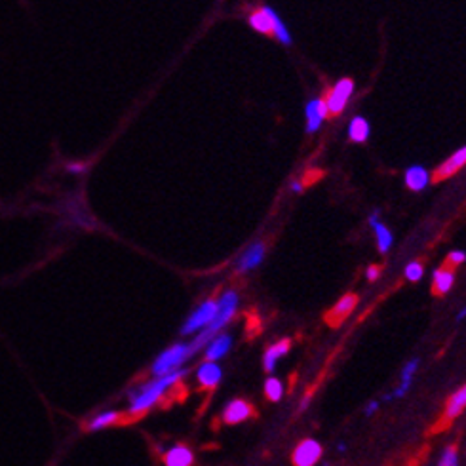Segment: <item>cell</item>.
I'll use <instances>...</instances> for the list:
<instances>
[{"label":"cell","mask_w":466,"mask_h":466,"mask_svg":"<svg viewBox=\"0 0 466 466\" xmlns=\"http://www.w3.org/2000/svg\"><path fill=\"white\" fill-rule=\"evenodd\" d=\"M455 282V272L451 267L443 265L442 269L434 272V282H432V293L434 295H445L451 289Z\"/></svg>","instance_id":"obj_15"},{"label":"cell","mask_w":466,"mask_h":466,"mask_svg":"<svg viewBox=\"0 0 466 466\" xmlns=\"http://www.w3.org/2000/svg\"><path fill=\"white\" fill-rule=\"evenodd\" d=\"M423 265L418 263V261H413L411 265H407V269H406V276H407V280H411V282H417L418 278H421V276H423Z\"/></svg>","instance_id":"obj_26"},{"label":"cell","mask_w":466,"mask_h":466,"mask_svg":"<svg viewBox=\"0 0 466 466\" xmlns=\"http://www.w3.org/2000/svg\"><path fill=\"white\" fill-rule=\"evenodd\" d=\"M417 367H418V360H411V362H407L406 367H404V371H401L400 387H398V389H396L392 394L387 396L384 400H392V398H404V396L407 394V390L411 389L413 375H415Z\"/></svg>","instance_id":"obj_16"},{"label":"cell","mask_w":466,"mask_h":466,"mask_svg":"<svg viewBox=\"0 0 466 466\" xmlns=\"http://www.w3.org/2000/svg\"><path fill=\"white\" fill-rule=\"evenodd\" d=\"M354 90V82L350 78H343L337 82L333 90L328 91L326 96V105H328V113L331 116H337V114L343 113V109L347 105L348 97L353 96Z\"/></svg>","instance_id":"obj_5"},{"label":"cell","mask_w":466,"mask_h":466,"mask_svg":"<svg viewBox=\"0 0 466 466\" xmlns=\"http://www.w3.org/2000/svg\"><path fill=\"white\" fill-rule=\"evenodd\" d=\"M265 394H267V398H269L270 401H278L282 398V394H284V387H282L278 379L270 377L269 381L265 383Z\"/></svg>","instance_id":"obj_24"},{"label":"cell","mask_w":466,"mask_h":466,"mask_svg":"<svg viewBox=\"0 0 466 466\" xmlns=\"http://www.w3.org/2000/svg\"><path fill=\"white\" fill-rule=\"evenodd\" d=\"M265 257V244L257 242V244H253L251 248H248L242 259L238 261V272H248V270L255 269Z\"/></svg>","instance_id":"obj_14"},{"label":"cell","mask_w":466,"mask_h":466,"mask_svg":"<svg viewBox=\"0 0 466 466\" xmlns=\"http://www.w3.org/2000/svg\"><path fill=\"white\" fill-rule=\"evenodd\" d=\"M274 10L269 6L259 8L255 12H251L250 16V25L257 33L263 35H274Z\"/></svg>","instance_id":"obj_10"},{"label":"cell","mask_w":466,"mask_h":466,"mask_svg":"<svg viewBox=\"0 0 466 466\" xmlns=\"http://www.w3.org/2000/svg\"><path fill=\"white\" fill-rule=\"evenodd\" d=\"M221 367L213 364V362H206L198 370V381L202 384V389H216L219 381H221Z\"/></svg>","instance_id":"obj_13"},{"label":"cell","mask_w":466,"mask_h":466,"mask_svg":"<svg viewBox=\"0 0 466 466\" xmlns=\"http://www.w3.org/2000/svg\"><path fill=\"white\" fill-rule=\"evenodd\" d=\"M328 105H326V99H314L306 105V132L312 133L316 132L322 120L328 116Z\"/></svg>","instance_id":"obj_12"},{"label":"cell","mask_w":466,"mask_h":466,"mask_svg":"<svg viewBox=\"0 0 466 466\" xmlns=\"http://www.w3.org/2000/svg\"><path fill=\"white\" fill-rule=\"evenodd\" d=\"M465 318H466V306H465V309H462V311L459 312V316H457V320H459V322H460V320H465Z\"/></svg>","instance_id":"obj_33"},{"label":"cell","mask_w":466,"mask_h":466,"mask_svg":"<svg viewBox=\"0 0 466 466\" xmlns=\"http://www.w3.org/2000/svg\"><path fill=\"white\" fill-rule=\"evenodd\" d=\"M465 409H466V384L465 387H460V389L449 398L448 406H445V411H443L442 421H440V426H436V428H445V426H448L451 421H455V418L459 417Z\"/></svg>","instance_id":"obj_9"},{"label":"cell","mask_w":466,"mask_h":466,"mask_svg":"<svg viewBox=\"0 0 466 466\" xmlns=\"http://www.w3.org/2000/svg\"><path fill=\"white\" fill-rule=\"evenodd\" d=\"M381 274V269L377 267V265H371L370 269H367V272H365V276H367V280H377V276Z\"/></svg>","instance_id":"obj_29"},{"label":"cell","mask_w":466,"mask_h":466,"mask_svg":"<svg viewBox=\"0 0 466 466\" xmlns=\"http://www.w3.org/2000/svg\"><path fill=\"white\" fill-rule=\"evenodd\" d=\"M465 164H466V147H462V149L457 150L455 155L449 156L442 166L436 167V172L432 174V181H434V183H440V181L448 179V177L457 174Z\"/></svg>","instance_id":"obj_8"},{"label":"cell","mask_w":466,"mask_h":466,"mask_svg":"<svg viewBox=\"0 0 466 466\" xmlns=\"http://www.w3.org/2000/svg\"><path fill=\"white\" fill-rule=\"evenodd\" d=\"M348 138L356 141V143H365L367 138H370V124H367V120L362 118V116H356L350 122V126H348Z\"/></svg>","instance_id":"obj_21"},{"label":"cell","mask_w":466,"mask_h":466,"mask_svg":"<svg viewBox=\"0 0 466 466\" xmlns=\"http://www.w3.org/2000/svg\"><path fill=\"white\" fill-rule=\"evenodd\" d=\"M373 227V231H375V236H377V244H379V250L387 251L392 245V234H390V231L384 225H381V223H375V225H371Z\"/></svg>","instance_id":"obj_23"},{"label":"cell","mask_w":466,"mask_h":466,"mask_svg":"<svg viewBox=\"0 0 466 466\" xmlns=\"http://www.w3.org/2000/svg\"><path fill=\"white\" fill-rule=\"evenodd\" d=\"M67 170H69L71 174H80V172H84V170H86V166H84V164H69V166H67Z\"/></svg>","instance_id":"obj_31"},{"label":"cell","mask_w":466,"mask_h":466,"mask_svg":"<svg viewBox=\"0 0 466 466\" xmlns=\"http://www.w3.org/2000/svg\"><path fill=\"white\" fill-rule=\"evenodd\" d=\"M356 305H358V295L347 293V295H345V297L333 306V309H329V311L326 312L323 320H326L328 326H331V328H339V326L350 316V312L354 311V306Z\"/></svg>","instance_id":"obj_6"},{"label":"cell","mask_w":466,"mask_h":466,"mask_svg":"<svg viewBox=\"0 0 466 466\" xmlns=\"http://www.w3.org/2000/svg\"><path fill=\"white\" fill-rule=\"evenodd\" d=\"M292 189H293V191H295V192H301V191H303V183H293Z\"/></svg>","instance_id":"obj_32"},{"label":"cell","mask_w":466,"mask_h":466,"mask_svg":"<svg viewBox=\"0 0 466 466\" xmlns=\"http://www.w3.org/2000/svg\"><path fill=\"white\" fill-rule=\"evenodd\" d=\"M377 409H379V401H370V404L365 406L364 413H365V415H367V417H371V415H373V413H375Z\"/></svg>","instance_id":"obj_30"},{"label":"cell","mask_w":466,"mask_h":466,"mask_svg":"<svg viewBox=\"0 0 466 466\" xmlns=\"http://www.w3.org/2000/svg\"><path fill=\"white\" fill-rule=\"evenodd\" d=\"M322 177H323L322 170H311V172H306L305 177H303V187L314 185V183L322 179Z\"/></svg>","instance_id":"obj_28"},{"label":"cell","mask_w":466,"mask_h":466,"mask_svg":"<svg viewBox=\"0 0 466 466\" xmlns=\"http://www.w3.org/2000/svg\"><path fill=\"white\" fill-rule=\"evenodd\" d=\"M118 418H120V413H116V411L99 413L97 417L91 418V423L88 428H90V431H101V428H107V426L114 425Z\"/></svg>","instance_id":"obj_22"},{"label":"cell","mask_w":466,"mask_h":466,"mask_svg":"<svg viewBox=\"0 0 466 466\" xmlns=\"http://www.w3.org/2000/svg\"><path fill=\"white\" fill-rule=\"evenodd\" d=\"M289 347H292V341L289 339H282L280 343H276V345H272V347L265 353V358H263V364H265V370L267 371H274L276 367V362L284 356V354H287V350H289Z\"/></svg>","instance_id":"obj_18"},{"label":"cell","mask_w":466,"mask_h":466,"mask_svg":"<svg viewBox=\"0 0 466 466\" xmlns=\"http://www.w3.org/2000/svg\"><path fill=\"white\" fill-rule=\"evenodd\" d=\"M217 311H219V303H217L216 297H211V299L206 301V303L187 320V323L183 326V329H181V333L189 335L198 331V329H202L204 331V328H209V326L213 323V320H216Z\"/></svg>","instance_id":"obj_4"},{"label":"cell","mask_w":466,"mask_h":466,"mask_svg":"<svg viewBox=\"0 0 466 466\" xmlns=\"http://www.w3.org/2000/svg\"><path fill=\"white\" fill-rule=\"evenodd\" d=\"M251 415H253V407L244 400H233L223 411V418L227 425H238L245 418H250Z\"/></svg>","instance_id":"obj_11"},{"label":"cell","mask_w":466,"mask_h":466,"mask_svg":"<svg viewBox=\"0 0 466 466\" xmlns=\"http://www.w3.org/2000/svg\"><path fill=\"white\" fill-rule=\"evenodd\" d=\"M322 457V445L316 440H303L293 451V465L295 466H316Z\"/></svg>","instance_id":"obj_7"},{"label":"cell","mask_w":466,"mask_h":466,"mask_svg":"<svg viewBox=\"0 0 466 466\" xmlns=\"http://www.w3.org/2000/svg\"><path fill=\"white\" fill-rule=\"evenodd\" d=\"M438 466H459V455L455 445H448L442 451V457L438 460Z\"/></svg>","instance_id":"obj_25"},{"label":"cell","mask_w":466,"mask_h":466,"mask_svg":"<svg viewBox=\"0 0 466 466\" xmlns=\"http://www.w3.org/2000/svg\"><path fill=\"white\" fill-rule=\"evenodd\" d=\"M185 373H187L185 370H177L174 371V373H167V375L164 377H156L152 383L145 384L143 389H139L138 392H133L130 411L135 413V415L147 411V409H149L152 404H156V400H160L162 394H164L170 387H174V384L177 383Z\"/></svg>","instance_id":"obj_1"},{"label":"cell","mask_w":466,"mask_h":466,"mask_svg":"<svg viewBox=\"0 0 466 466\" xmlns=\"http://www.w3.org/2000/svg\"><path fill=\"white\" fill-rule=\"evenodd\" d=\"M192 460H194L192 451L185 448V445H175V448H172L164 455L166 466H191Z\"/></svg>","instance_id":"obj_17"},{"label":"cell","mask_w":466,"mask_h":466,"mask_svg":"<svg viewBox=\"0 0 466 466\" xmlns=\"http://www.w3.org/2000/svg\"><path fill=\"white\" fill-rule=\"evenodd\" d=\"M191 354V347L189 345H174L172 348H167L158 356L155 364H152V373L156 377H164L167 373H174L179 370V365L185 362Z\"/></svg>","instance_id":"obj_3"},{"label":"cell","mask_w":466,"mask_h":466,"mask_svg":"<svg viewBox=\"0 0 466 466\" xmlns=\"http://www.w3.org/2000/svg\"><path fill=\"white\" fill-rule=\"evenodd\" d=\"M236 306H238V295L234 292L225 293L223 299L219 301V311H217V316L216 320H213V323H211L209 328L204 329L202 333L198 335L196 339L189 345V347H191V354L198 353V350H200V348H202L208 341H213V337H216L217 331H219L223 326H227L228 320L234 316Z\"/></svg>","instance_id":"obj_2"},{"label":"cell","mask_w":466,"mask_h":466,"mask_svg":"<svg viewBox=\"0 0 466 466\" xmlns=\"http://www.w3.org/2000/svg\"><path fill=\"white\" fill-rule=\"evenodd\" d=\"M465 261H466L465 251H451V253L448 255V261H445V265L451 267V269H455V267H459V265L465 263Z\"/></svg>","instance_id":"obj_27"},{"label":"cell","mask_w":466,"mask_h":466,"mask_svg":"<svg viewBox=\"0 0 466 466\" xmlns=\"http://www.w3.org/2000/svg\"><path fill=\"white\" fill-rule=\"evenodd\" d=\"M337 449H339V451H345V449H347V445H345V443H339V448H337Z\"/></svg>","instance_id":"obj_34"},{"label":"cell","mask_w":466,"mask_h":466,"mask_svg":"<svg viewBox=\"0 0 466 466\" xmlns=\"http://www.w3.org/2000/svg\"><path fill=\"white\" fill-rule=\"evenodd\" d=\"M228 348H231V337L227 333L217 335V337H213V341L209 343L206 358H208V362H216L228 353Z\"/></svg>","instance_id":"obj_19"},{"label":"cell","mask_w":466,"mask_h":466,"mask_svg":"<svg viewBox=\"0 0 466 466\" xmlns=\"http://www.w3.org/2000/svg\"><path fill=\"white\" fill-rule=\"evenodd\" d=\"M406 185L411 191H423L428 185V172L423 166H411L406 172Z\"/></svg>","instance_id":"obj_20"}]
</instances>
